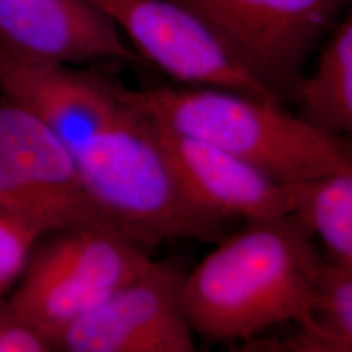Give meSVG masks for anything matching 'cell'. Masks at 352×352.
<instances>
[{"mask_svg": "<svg viewBox=\"0 0 352 352\" xmlns=\"http://www.w3.org/2000/svg\"><path fill=\"white\" fill-rule=\"evenodd\" d=\"M325 265L292 214L247 221L186 274L183 308L214 342L244 343L285 322L309 327Z\"/></svg>", "mask_w": 352, "mask_h": 352, "instance_id": "6da1fadb", "label": "cell"}, {"mask_svg": "<svg viewBox=\"0 0 352 352\" xmlns=\"http://www.w3.org/2000/svg\"><path fill=\"white\" fill-rule=\"evenodd\" d=\"M128 94L160 124L227 151L283 184L352 171L350 141L318 131L279 102L208 87L128 88Z\"/></svg>", "mask_w": 352, "mask_h": 352, "instance_id": "7a4b0ae2", "label": "cell"}, {"mask_svg": "<svg viewBox=\"0 0 352 352\" xmlns=\"http://www.w3.org/2000/svg\"><path fill=\"white\" fill-rule=\"evenodd\" d=\"M124 88L120 111L74 154L90 196L111 226L148 250L183 239L219 241L226 227L189 202L151 116Z\"/></svg>", "mask_w": 352, "mask_h": 352, "instance_id": "3957f363", "label": "cell"}, {"mask_svg": "<svg viewBox=\"0 0 352 352\" xmlns=\"http://www.w3.org/2000/svg\"><path fill=\"white\" fill-rule=\"evenodd\" d=\"M52 234L30 254L21 283L8 299L49 344L59 330L107 300L153 261L148 248L109 225Z\"/></svg>", "mask_w": 352, "mask_h": 352, "instance_id": "277c9868", "label": "cell"}, {"mask_svg": "<svg viewBox=\"0 0 352 352\" xmlns=\"http://www.w3.org/2000/svg\"><path fill=\"white\" fill-rule=\"evenodd\" d=\"M218 38L278 100L291 96L304 64L349 0H175Z\"/></svg>", "mask_w": 352, "mask_h": 352, "instance_id": "5b68a950", "label": "cell"}, {"mask_svg": "<svg viewBox=\"0 0 352 352\" xmlns=\"http://www.w3.org/2000/svg\"><path fill=\"white\" fill-rule=\"evenodd\" d=\"M0 208L45 234L91 225L111 226L60 140L1 91Z\"/></svg>", "mask_w": 352, "mask_h": 352, "instance_id": "8992f818", "label": "cell"}, {"mask_svg": "<svg viewBox=\"0 0 352 352\" xmlns=\"http://www.w3.org/2000/svg\"><path fill=\"white\" fill-rule=\"evenodd\" d=\"M145 63L192 87L227 89L279 102L209 28L175 0H87Z\"/></svg>", "mask_w": 352, "mask_h": 352, "instance_id": "52a82bcc", "label": "cell"}, {"mask_svg": "<svg viewBox=\"0 0 352 352\" xmlns=\"http://www.w3.org/2000/svg\"><path fill=\"white\" fill-rule=\"evenodd\" d=\"M186 272L170 260L151 265L107 300L50 340L52 351L193 352L183 308Z\"/></svg>", "mask_w": 352, "mask_h": 352, "instance_id": "ba28073f", "label": "cell"}, {"mask_svg": "<svg viewBox=\"0 0 352 352\" xmlns=\"http://www.w3.org/2000/svg\"><path fill=\"white\" fill-rule=\"evenodd\" d=\"M151 120L186 197L215 223L226 227L231 219L247 222L292 212L289 184L214 145Z\"/></svg>", "mask_w": 352, "mask_h": 352, "instance_id": "9c48e42d", "label": "cell"}, {"mask_svg": "<svg viewBox=\"0 0 352 352\" xmlns=\"http://www.w3.org/2000/svg\"><path fill=\"white\" fill-rule=\"evenodd\" d=\"M0 43L43 63H144L87 0H0Z\"/></svg>", "mask_w": 352, "mask_h": 352, "instance_id": "30bf717a", "label": "cell"}, {"mask_svg": "<svg viewBox=\"0 0 352 352\" xmlns=\"http://www.w3.org/2000/svg\"><path fill=\"white\" fill-rule=\"evenodd\" d=\"M299 115L308 124L331 136L352 131V17L334 28L311 75H302L292 93Z\"/></svg>", "mask_w": 352, "mask_h": 352, "instance_id": "8fae6325", "label": "cell"}, {"mask_svg": "<svg viewBox=\"0 0 352 352\" xmlns=\"http://www.w3.org/2000/svg\"><path fill=\"white\" fill-rule=\"evenodd\" d=\"M292 212L321 240L327 261L352 267V171L289 184Z\"/></svg>", "mask_w": 352, "mask_h": 352, "instance_id": "7c38bea8", "label": "cell"}, {"mask_svg": "<svg viewBox=\"0 0 352 352\" xmlns=\"http://www.w3.org/2000/svg\"><path fill=\"white\" fill-rule=\"evenodd\" d=\"M316 352L352 351V267L327 261L309 327H299Z\"/></svg>", "mask_w": 352, "mask_h": 352, "instance_id": "4fadbf2b", "label": "cell"}, {"mask_svg": "<svg viewBox=\"0 0 352 352\" xmlns=\"http://www.w3.org/2000/svg\"><path fill=\"white\" fill-rule=\"evenodd\" d=\"M43 235L41 228L0 208V298L24 272L33 247Z\"/></svg>", "mask_w": 352, "mask_h": 352, "instance_id": "5bb4252c", "label": "cell"}, {"mask_svg": "<svg viewBox=\"0 0 352 352\" xmlns=\"http://www.w3.org/2000/svg\"><path fill=\"white\" fill-rule=\"evenodd\" d=\"M50 344L0 298V352H49Z\"/></svg>", "mask_w": 352, "mask_h": 352, "instance_id": "9a60e30c", "label": "cell"}]
</instances>
